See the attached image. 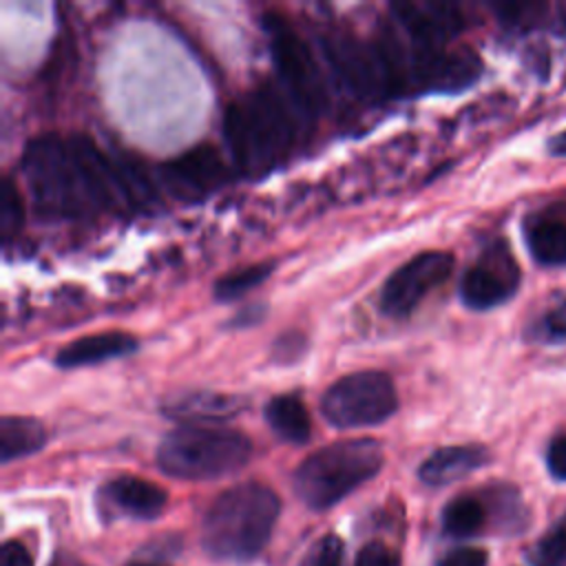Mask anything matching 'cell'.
<instances>
[{
  "mask_svg": "<svg viewBox=\"0 0 566 566\" xmlns=\"http://www.w3.org/2000/svg\"><path fill=\"white\" fill-rule=\"evenodd\" d=\"M24 206L22 197L11 177H4L0 184V239L9 243L22 228Z\"/></svg>",
  "mask_w": 566,
  "mask_h": 566,
  "instance_id": "603a6c76",
  "label": "cell"
},
{
  "mask_svg": "<svg viewBox=\"0 0 566 566\" xmlns=\"http://www.w3.org/2000/svg\"><path fill=\"white\" fill-rule=\"evenodd\" d=\"M345 546L336 535H325L305 553L301 566H343Z\"/></svg>",
  "mask_w": 566,
  "mask_h": 566,
  "instance_id": "484cf974",
  "label": "cell"
},
{
  "mask_svg": "<svg viewBox=\"0 0 566 566\" xmlns=\"http://www.w3.org/2000/svg\"><path fill=\"white\" fill-rule=\"evenodd\" d=\"M566 559V515H562L551 531L539 539L533 562L535 566H559Z\"/></svg>",
  "mask_w": 566,
  "mask_h": 566,
  "instance_id": "cb8c5ba5",
  "label": "cell"
},
{
  "mask_svg": "<svg viewBox=\"0 0 566 566\" xmlns=\"http://www.w3.org/2000/svg\"><path fill=\"white\" fill-rule=\"evenodd\" d=\"M263 316H265V307L252 303V305H245L243 310H239V312L228 321V327H250V325H256Z\"/></svg>",
  "mask_w": 566,
  "mask_h": 566,
  "instance_id": "d6a6232c",
  "label": "cell"
},
{
  "mask_svg": "<svg viewBox=\"0 0 566 566\" xmlns=\"http://www.w3.org/2000/svg\"><path fill=\"white\" fill-rule=\"evenodd\" d=\"M524 239L531 256L542 265L566 263V221L537 214L526 221Z\"/></svg>",
  "mask_w": 566,
  "mask_h": 566,
  "instance_id": "d6986e66",
  "label": "cell"
},
{
  "mask_svg": "<svg viewBox=\"0 0 566 566\" xmlns=\"http://www.w3.org/2000/svg\"><path fill=\"white\" fill-rule=\"evenodd\" d=\"M453 272V254L427 250L396 268L380 290V310L391 318H407L413 310L440 287Z\"/></svg>",
  "mask_w": 566,
  "mask_h": 566,
  "instance_id": "9c48e42d",
  "label": "cell"
},
{
  "mask_svg": "<svg viewBox=\"0 0 566 566\" xmlns=\"http://www.w3.org/2000/svg\"><path fill=\"white\" fill-rule=\"evenodd\" d=\"M279 511V495L265 484L245 482L223 491L203 515V551L221 562L254 559L268 544Z\"/></svg>",
  "mask_w": 566,
  "mask_h": 566,
  "instance_id": "277c9868",
  "label": "cell"
},
{
  "mask_svg": "<svg viewBox=\"0 0 566 566\" xmlns=\"http://www.w3.org/2000/svg\"><path fill=\"white\" fill-rule=\"evenodd\" d=\"M0 566H33V559H31L29 551L24 548V544L11 539V542L2 544Z\"/></svg>",
  "mask_w": 566,
  "mask_h": 566,
  "instance_id": "1f68e13d",
  "label": "cell"
},
{
  "mask_svg": "<svg viewBox=\"0 0 566 566\" xmlns=\"http://www.w3.org/2000/svg\"><path fill=\"white\" fill-rule=\"evenodd\" d=\"M323 53L338 80L358 97H387L385 73L374 49V42H363L354 35L329 33L321 40Z\"/></svg>",
  "mask_w": 566,
  "mask_h": 566,
  "instance_id": "8fae6325",
  "label": "cell"
},
{
  "mask_svg": "<svg viewBox=\"0 0 566 566\" xmlns=\"http://www.w3.org/2000/svg\"><path fill=\"white\" fill-rule=\"evenodd\" d=\"M128 566H161V564H148V562H135V564H128Z\"/></svg>",
  "mask_w": 566,
  "mask_h": 566,
  "instance_id": "d590c367",
  "label": "cell"
},
{
  "mask_svg": "<svg viewBox=\"0 0 566 566\" xmlns=\"http://www.w3.org/2000/svg\"><path fill=\"white\" fill-rule=\"evenodd\" d=\"M380 467L382 447L378 440H338L314 451L296 467L292 478L294 493L310 509L325 511L371 480Z\"/></svg>",
  "mask_w": 566,
  "mask_h": 566,
  "instance_id": "5b68a950",
  "label": "cell"
},
{
  "mask_svg": "<svg viewBox=\"0 0 566 566\" xmlns=\"http://www.w3.org/2000/svg\"><path fill=\"white\" fill-rule=\"evenodd\" d=\"M548 24H551V29H553L557 35L566 38V0L559 2V4H555V11H553V15L548 18Z\"/></svg>",
  "mask_w": 566,
  "mask_h": 566,
  "instance_id": "836d02e7",
  "label": "cell"
},
{
  "mask_svg": "<svg viewBox=\"0 0 566 566\" xmlns=\"http://www.w3.org/2000/svg\"><path fill=\"white\" fill-rule=\"evenodd\" d=\"M356 566H400V559L389 546L380 542H369L367 546L360 548Z\"/></svg>",
  "mask_w": 566,
  "mask_h": 566,
  "instance_id": "f1b7e54d",
  "label": "cell"
},
{
  "mask_svg": "<svg viewBox=\"0 0 566 566\" xmlns=\"http://www.w3.org/2000/svg\"><path fill=\"white\" fill-rule=\"evenodd\" d=\"M228 164L212 144H197L159 166L161 184L179 199H201L228 181Z\"/></svg>",
  "mask_w": 566,
  "mask_h": 566,
  "instance_id": "7c38bea8",
  "label": "cell"
},
{
  "mask_svg": "<svg viewBox=\"0 0 566 566\" xmlns=\"http://www.w3.org/2000/svg\"><path fill=\"white\" fill-rule=\"evenodd\" d=\"M489 451L480 444H453L433 451L418 469V478L429 486L451 484L482 464H486Z\"/></svg>",
  "mask_w": 566,
  "mask_h": 566,
  "instance_id": "2e32d148",
  "label": "cell"
},
{
  "mask_svg": "<svg viewBox=\"0 0 566 566\" xmlns=\"http://www.w3.org/2000/svg\"><path fill=\"white\" fill-rule=\"evenodd\" d=\"M371 42L385 73L387 97L458 93L482 75V60L471 49L418 46L394 27H385Z\"/></svg>",
  "mask_w": 566,
  "mask_h": 566,
  "instance_id": "7a4b0ae2",
  "label": "cell"
},
{
  "mask_svg": "<svg viewBox=\"0 0 566 566\" xmlns=\"http://www.w3.org/2000/svg\"><path fill=\"white\" fill-rule=\"evenodd\" d=\"M484 524V506L473 495L453 497L442 511V528L451 537H471Z\"/></svg>",
  "mask_w": 566,
  "mask_h": 566,
  "instance_id": "44dd1931",
  "label": "cell"
},
{
  "mask_svg": "<svg viewBox=\"0 0 566 566\" xmlns=\"http://www.w3.org/2000/svg\"><path fill=\"white\" fill-rule=\"evenodd\" d=\"M548 153L553 157H566V130H562L548 139Z\"/></svg>",
  "mask_w": 566,
  "mask_h": 566,
  "instance_id": "e575fe53",
  "label": "cell"
},
{
  "mask_svg": "<svg viewBox=\"0 0 566 566\" xmlns=\"http://www.w3.org/2000/svg\"><path fill=\"white\" fill-rule=\"evenodd\" d=\"M263 29L272 62L290 99H294L296 108L310 115L321 113L327 106V88L307 42L290 20L276 11L263 13Z\"/></svg>",
  "mask_w": 566,
  "mask_h": 566,
  "instance_id": "52a82bcc",
  "label": "cell"
},
{
  "mask_svg": "<svg viewBox=\"0 0 566 566\" xmlns=\"http://www.w3.org/2000/svg\"><path fill=\"white\" fill-rule=\"evenodd\" d=\"M46 431L40 420L27 416H4L0 420V460L11 462L40 451Z\"/></svg>",
  "mask_w": 566,
  "mask_h": 566,
  "instance_id": "ffe728a7",
  "label": "cell"
},
{
  "mask_svg": "<svg viewBox=\"0 0 566 566\" xmlns=\"http://www.w3.org/2000/svg\"><path fill=\"white\" fill-rule=\"evenodd\" d=\"M537 338H542V340H562V338H566V301L551 307L537 321Z\"/></svg>",
  "mask_w": 566,
  "mask_h": 566,
  "instance_id": "4316f807",
  "label": "cell"
},
{
  "mask_svg": "<svg viewBox=\"0 0 566 566\" xmlns=\"http://www.w3.org/2000/svg\"><path fill=\"white\" fill-rule=\"evenodd\" d=\"M252 442L237 429L179 424L157 447V464L179 480H214L248 464Z\"/></svg>",
  "mask_w": 566,
  "mask_h": 566,
  "instance_id": "8992f818",
  "label": "cell"
},
{
  "mask_svg": "<svg viewBox=\"0 0 566 566\" xmlns=\"http://www.w3.org/2000/svg\"><path fill=\"white\" fill-rule=\"evenodd\" d=\"M546 464L557 480H566V436H559L551 442L546 451Z\"/></svg>",
  "mask_w": 566,
  "mask_h": 566,
  "instance_id": "4dcf8cb0",
  "label": "cell"
},
{
  "mask_svg": "<svg viewBox=\"0 0 566 566\" xmlns=\"http://www.w3.org/2000/svg\"><path fill=\"white\" fill-rule=\"evenodd\" d=\"M20 172L35 212L46 219H82L150 197V181L139 168L108 159L80 133L33 137L24 146Z\"/></svg>",
  "mask_w": 566,
  "mask_h": 566,
  "instance_id": "6da1fadb",
  "label": "cell"
},
{
  "mask_svg": "<svg viewBox=\"0 0 566 566\" xmlns=\"http://www.w3.org/2000/svg\"><path fill=\"white\" fill-rule=\"evenodd\" d=\"M265 420L272 431L292 444H303L312 436V418L305 402L296 394L274 396L265 405Z\"/></svg>",
  "mask_w": 566,
  "mask_h": 566,
  "instance_id": "ac0fdd59",
  "label": "cell"
},
{
  "mask_svg": "<svg viewBox=\"0 0 566 566\" xmlns=\"http://www.w3.org/2000/svg\"><path fill=\"white\" fill-rule=\"evenodd\" d=\"M305 349V336L298 332H285L281 334L272 345V358L276 363H294L303 356Z\"/></svg>",
  "mask_w": 566,
  "mask_h": 566,
  "instance_id": "83f0119b",
  "label": "cell"
},
{
  "mask_svg": "<svg viewBox=\"0 0 566 566\" xmlns=\"http://www.w3.org/2000/svg\"><path fill=\"white\" fill-rule=\"evenodd\" d=\"M548 7L546 4H537V2H504L495 7L497 18L509 24V27H517V29H531L537 27L539 22L548 20L551 15H546Z\"/></svg>",
  "mask_w": 566,
  "mask_h": 566,
  "instance_id": "d4e9b609",
  "label": "cell"
},
{
  "mask_svg": "<svg viewBox=\"0 0 566 566\" xmlns=\"http://www.w3.org/2000/svg\"><path fill=\"white\" fill-rule=\"evenodd\" d=\"M438 566H486V553L475 546H460L449 551Z\"/></svg>",
  "mask_w": 566,
  "mask_h": 566,
  "instance_id": "f546056e",
  "label": "cell"
},
{
  "mask_svg": "<svg viewBox=\"0 0 566 566\" xmlns=\"http://www.w3.org/2000/svg\"><path fill=\"white\" fill-rule=\"evenodd\" d=\"M106 500L122 513L137 520H153L166 506V491L144 478L119 475L104 486Z\"/></svg>",
  "mask_w": 566,
  "mask_h": 566,
  "instance_id": "e0dca14e",
  "label": "cell"
},
{
  "mask_svg": "<svg viewBox=\"0 0 566 566\" xmlns=\"http://www.w3.org/2000/svg\"><path fill=\"white\" fill-rule=\"evenodd\" d=\"M274 270V261H263V263H254V265H245L239 270H232L228 274H223L221 279H217L212 294L219 303L226 301H234L243 294H248L250 290L259 287Z\"/></svg>",
  "mask_w": 566,
  "mask_h": 566,
  "instance_id": "7402d4cb",
  "label": "cell"
},
{
  "mask_svg": "<svg viewBox=\"0 0 566 566\" xmlns=\"http://www.w3.org/2000/svg\"><path fill=\"white\" fill-rule=\"evenodd\" d=\"M391 13L405 38L418 46L444 49L464 29L462 11L451 2H396Z\"/></svg>",
  "mask_w": 566,
  "mask_h": 566,
  "instance_id": "4fadbf2b",
  "label": "cell"
},
{
  "mask_svg": "<svg viewBox=\"0 0 566 566\" xmlns=\"http://www.w3.org/2000/svg\"><path fill=\"white\" fill-rule=\"evenodd\" d=\"M520 268L506 241L489 243L460 281V298L471 310H491L515 294Z\"/></svg>",
  "mask_w": 566,
  "mask_h": 566,
  "instance_id": "30bf717a",
  "label": "cell"
},
{
  "mask_svg": "<svg viewBox=\"0 0 566 566\" xmlns=\"http://www.w3.org/2000/svg\"><path fill=\"white\" fill-rule=\"evenodd\" d=\"M396 409V387L391 378L378 369L347 374L332 382L321 398V411L325 420L338 429L380 424L394 416Z\"/></svg>",
  "mask_w": 566,
  "mask_h": 566,
  "instance_id": "ba28073f",
  "label": "cell"
},
{
  "mask_svg": "<svg viewBox=\"0 0 566 566\" xmlns=\"http://www.w3.org/2000/svg\"><path fill=\"white\" fill-rule=\"evenodd\" d=\"M223 135L234 166L243 175H263L294 146L296 122L285 97L261 86L226 106Z\"/></svg>",
  "mask_w": 566,
  "mask_h": 566,
  "instance_id": "3957f363",
  "label": "cell"
},
{
  "mask_svg": "<svg viewBox=\"0 0 566 566\" xmlns=\"http://www.w3.org/2000/svg\"><path fill=\"white\" fill-rule=\"evenodd\" d=\"M137 349L135 336L126 332H99V334H86L80 336L55 354V365L60 369H75L84 365H97L104 360L128 356Z\"/></svg>",
  "mask_w": 566,
  "mask_h": 566,
  "instance_id": "9a60e30c",
  "label": "cell"
},
{
  "mask_svg": "<svg viewBox=\"0 0 566 566\" xmlns=\"http://www.w3.org/2000/svg\"><path fill=\"white\" fill-rule=\"evenodd\" d=\"M248 400L239 394L223 391H186L172 396L161 405V411L179 420L181 424H199V422H223L239 416L245 409Z\"/></svg>",
  "mask_w": 566,
  "mask_h": 566,
  "instance_id": "5bb4252c",
  "label": "cell"
}]
</instances>
